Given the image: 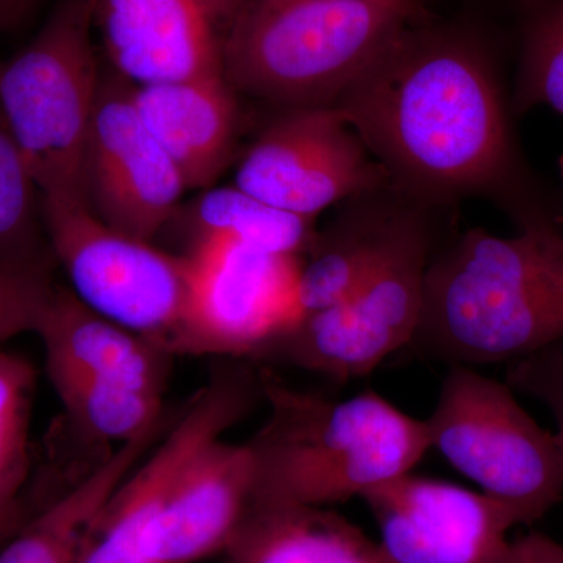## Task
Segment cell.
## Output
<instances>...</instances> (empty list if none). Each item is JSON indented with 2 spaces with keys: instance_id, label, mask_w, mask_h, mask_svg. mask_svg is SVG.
Wrapping results in <instances>:
<instances>
[{
  "instance_id": "6da1fadb",
  "label": "cell",
  "mask_w": 563,
  "mask_h": 563,
  "mask_svg": "<svg viewBox=\"0 0 563 563\" xmlns=\"http://www.w3.org/2000/svg\"><path fill=\"white\" fill-rule=\"evenodd\" d=\"M424 209L493 199L518 229L563 222L526 162L510 96L487 44L432 16L407 27L333 107Z\"/></svg>"
},
{
  "instance_id": "7a4b0ae2",
  "label": "cell",
  "mask_w": 563,
  "mask_h": 563,
  "mask_svg": "<svg viewBox=\"0 0 563 563\" xmlns=\"http://www.w3.org/2000/svg\"><path fill=\"white\" fill-rule=\"evenodd\" d=\"M563 343V222L499 236L470 229L426 274L407 350L450 366L515 362Z\"/></svg>"
},
{
  "instance_id": "3957f363",
  "label": "cell",
  "mask_w": 563,
  "mask_h": 563,
  "mask_svg": "<svg viewBox=\"0 0 563 563\" xmlns=\"http://www.w3.org/2000/svg\"><path fill=\"white\" fill-rule=\"evenodd\" d=\"M261 380L269 417L247 442L258 498L322 509L412 473L431 451L424 420L379 393L339 401L288 387L272 373Z\"/></svg>"
},
{
  "instance_id": "277c9868",
  "label": "cell",
  "mask_w": 563,
  "mask_h": 563,
  "mask_svg": "<svg viewBox=\"0 0 563 563\" xmlns=\"http://www.w3.org/2000/svg\"><path fill=\"white\" fill-rule=\"evenodd\" d=\"M429 16L422 0H247L224 77L279 111L333 109L393 41Z\"/></svg>"
},
{
  "instance_id": "5b68a950",
  "label": "cell",
  "mask_w": 563,
  "mask_h": 563,
  "mask_svg": "<svg viewBox=\"0 0 563 563\" xmlns=\"http://www.w3.org/2000/svg\"><path fill=\"white\" fill-rule=\"evenodd\" d=\"M92 33V0H63L0 66V117L43 198L85 203V152L102 80Z\"/></svg>"
},
{
  "instance_id": "8992f818",
  "label": "cell",
  "mask_w": 563,
  "mask_h": 563,
  "mask_svg": "<svg viewBox=\"0 0 563 563\" xmlns=\"http://www.w3.org/2000/svg\"><path fill=\"white\" fill-rule=\"evenodd\" d=\"M428 210L404 199L383 247L350 295L299 318L255 358L343 383L407 350L421 318L426 274L439 251Z\"/></svg>"
},
{
  "instance_id": "52a82bcc",
  "label": "cell",
  "mask_w": 563,
  "mask_h": 563,
  "mask_svg": "<svg viewBox=\"0 0 563 563\" xmlns=\"http://www.w3.org/2000/svg\"><path fill=\"white\" fill-rule=\"evenodd\" d=\"M431 451L532 525L563 498V459L554 433L526 412L512 388L472 366H450L424 420Z\"/></svg>"
},
{
  "instance_id": "ba28073f",
  "label": "cell",
  "mask_w": 563,
  "mask_h": 563,
  "mask_svg": "<svg viewBox=\"0 0 563 563\" xmlns=\"http://www.w3.org/2000/svg\"><path fill=\"white\" fill-rule=\"evenodd\" d=\"M44 228L55 262L80 302L181 354L190 318L192 263L99 221L85 203L43 198Z\"/></svg>"
},
{
  "instance_id": "9c48e42d",
  "label": "cell",
  "mask_w": 563,
  "mask_h": 563,
  "mask_svg": "<svg viewBox=\"0 0 563 563\" xmlns=\"http://www.w3.org/2000/svg\"><path fill=\"white\" fill-rule=\"evenodd\" d=\"M258 399L261 374L247 369L218 374L196 393L92 518L81 563H143L144 543L192 463Z\"/></svg>"
},
{
  "instance_id": "30bf717a",
  "label": "cell",
  "mask_w": 563,
  "mask_h": 563,
  "mask_svg": "<svg viewBox=\"0 0 563 563\" xmlns=\"http://www.w3.org/2000/svg\"><path fill=\"white\" fill-rule=\"evenodd\" d=\"M280 111L244 152L235 187L313 220L335 203L391 187L339 111Z\"/></svg>"
},
{
  "instance_id": "8fae6325",
  "label": "cell",
  "mask_w": 563,
  "mask_h": 563,
  "mask_svg": "<svg viewBox=\"0 0 563 563\" xmlns=\"http://www.w3.org/2000/svg\"><path fill=\"white\" fill-rule=\"evenodd\" d=\"M187 190L176 163L140 117L131 81L102 70L85 152L87 209L114 231L152 242L172 224Z\"/></svg>"
},
{
  "instance_id": "7c38bea8",
  "label": "cell",
  "mask_w": 563,
  "mask_h": 563,
  "mask_svg": "<svg viewBox=\"0 0 563 563\" xmlns=\"http://www.w3.org/2000/svg\"><path fill=\"white\" fill-rule=\"evenodd\" d=\"M190 318L181 354L254 357L298 321L299 255L243 244H196Z\"/></svg>"
},
{
  "instance_id": "4fadbf2b",
  "label": "cell",
  "mask_w": 563,
  "mask_h": 563,
  "mask_svg": "<svg viewBox=\"0 0 563 563\" xmlns=\"http://www.w3.org/2000/svg\"><path fill=\"white\" fill-rule=\"evenodd\" d=\"M362 499L388 563H512L517 520L484 493L412 472Z\"/></svg>"
},
{
  "instance_id": "5bb4252c",
  "label": "cell",
  "mask_w": 563,
  "mask_h": 563,
  "mask_svg": "<svg viewBox=\"0 0 563 563\" xmlns=\"http://www.w3.org/2000/svg\"><path fill=\"white\" fill-rule=\"evenodd\" d=\"M247 0H92L109 68L132 85L224 76Z\"/></svg>"
},
{
  "instance_id": "9a60e30c",
  "label": "cell",
  "mask_w": 563,
  "mask_h": 563,
  "mask_svg": "<svg viewBox=\"0 0 563 563\" xmlns=\"http://www.w3.org/2000/svg\"><path fill=\"white\" fill-rule=\"evenodd\" d=\"M250 444H209L152 529L143 563H195L222 553L254 492Z\"/></svg>"
},
{
  "instance_id": "2e32d148",
  "label": "cell",
  "mask_w": 563,
  "mask_h": 563,
  "mask_svg": "<svg viewBox=\"0 0 563 563\" xmlns=\"http://www.w3.org/2000/svg\"><path fill=\"white\" fill-rule=\"evenodd\" d=\"M224 76L133 85V102L188 190L220 179L235 147L239 102Z\"/></svg>"
},
{
  "instance_id": "e0dca14e",
  "label": "cell",
  "mask_w": 563,
  "mask_h": 563,
  "mask_svg": "<svg viewBox=\"0 0 563 563\" xmlns=\"http://www.w3.org/2000/svg\"><path fill=\"white\" fill-rule=\"evenodd\" d=\"M46 363L163 396L174 355L85 306L55 284L36 325Z\"/></svg>"
},
{
  "instance_id": "ac0fdd59",
  "label": "cell",
  "mask_w": 563,
  "mask_h": 563,
  "mask_svg": "<svg viewBox=\"0 0 563 563\" xmlns=\"http://www.w3.org/2000/svg\"><path fill=\"white\" fill-rule=\"evenodd\" d=\"M174 417L166 412L131 442L120 444L60 498L29 518L0 547V563H81L85 536L92 518L133 466L161 440Z\"/></svg>"
},
{
  "instance_id": "d6986e66",
  "label": "cell",
  "mask_w": 563,
  "mask_h": 563,
  "mask_svg": "<svg viewBox=\"0 0 563 563\" xmlns=\"http://www.w3.org/2000/svg\"><path fill=\"white\" fill-rule=\"evenodd\" d=\"M402 201L391 187L357 196L331 228L317 232L296 285L298 320L350 295L383 247Z\"/></svg>"
},
{
  "instance_id": "ffe728a7",
  "label": "cell",
  "mask_w": 563,
  "mask_h": 563,
  "mask_svg": "<svg viewBox=\"0 0 563 563\" xmlns=\"http://www.w3.org/2000/svg\"><path fill=\"white\" fill-rule=\"evenodd\" d=\"M344 518L251 496L225 544L231 563H332Z\"/></svg>"
},
{
  "instance_id": "44dd1931",
  "label": "cell",
  "mask_w": 563,
  "mask_h": 563,
  "mask_svg": "<svg viewBox=\"0 0 563 563\" xmlns=\"http://www.w3.org/2000/svg\"><path fill=\"white\" fill-rule=\"evenodd\" d=\"M185 222L196 244L228 242L272 254L303 257L317 236V220L262 201L242 188H207L188 206Z\"/></svg>"
},
{
  "instance_id": "7402d4cb",
  "label": "cell",
  "mask_w": 563,
  "mask_h": 563,
  "mask_svg": "<svg viewBox=\"0 0 563 563\" xmlns=\"http://www.w3.org/2000/svg\"><path fill=\"white\" fill-rule=\"evenodd\" d=\"M46 372L69 424L91 442H131L166 415L163 396L122 387L54 363H46Z\"/></svg>"
},
{
  "instance_id": "603a6c76",
  "label": "cell",
  "mask_w": 563,
  "mask_h": 563,
  "mask_svg": "<svg viewBox=\"0 0 563 563\" xmlns=\"http://www.w3.org/2000/svg\"><path fill=\"white\" fill-rule=\"evenodd\" d=\"M41 191L0 117V265L54 268Z\"/></svg>"
},
{
  "instance_id": "cb8c5ba5",
  "label": "cell",
  "mask_w": 563,
  "mask_h": 563,
  "mask_svg": "<svg viewBox=\"0 0 563 563\" xmlns=\"http://www.w3.org/2000/svg\"><path fill=\"white\" fill-rule=\"evenodd\" d=\"M515 117L547 107L563 118V0H520Z\"/></svg>"
},
{
  "instance_id": "d4e9b609",
  "label": "cell",
  "mask_w": 563,
  "mask_h": 563,
  "mask_svg": "<svg viewBox=\"0 0 563 563\" xmlns=\"http://www.w3.org/2000/svg\"><path fill=\"white\" fill-rule=\"evenodd\" d=\"M35 366L24 355L0 350V520L29 517L21 498L31 472V418Z\"/></svg>"
},
{
  "instance_id": "484cf974",
  "label": "cell",
  "mask_w": 563,
  "mask_h": 563,
  "mask_svg": "<svg viewBox=\"0 0 563 563\" xmlns=\"http://www.w3.org/2000/svg\"><path fill=\"white\" fill-rule=\"evenodd\" d=\"M54 268L0 265V346L21 333L36 331L54 291Z\"/></svg>"
},
{
  "instance_id": "4316f807",
  "label": "cell",
  "mask_w": 563,
  "mask_h": 563,
  "mask_svg": "<svg viewBox=\"0 0 563 563\" xmlns=\"http://www.w3.org/2000/svg\"><path fill=\"white\" fill-rule=\"evenodd\" d=\"M507 385L548 407L555 422V442L563 459V343L510 363Z\"/></svg>"
},
{
  "instance_id": "83f0119b",
  "label": "cell",
  "mask_w": 563,
  "mask_h": 563,
  "mask_svg": "<svg viewBox=\"0 0 563 563\" xmlns=\"http://www.w3.org/2000/svg\"><path fill=\"white\" fill-rule=\"evenodd\" d=\"M332 563H388L377 543L350 521L344 520L336 540Z\"/></svg>"
},
{
  "instance_id": "f1b7e54d",
  "label": "cell",
  "mask_w": 563,
  "mask_h": 563,
  "mask_svg": "<svg viewBox=\"0 0 563 563\" xmlns=\"http://www.w3.org/2000/svg\"><path fill=\"white\" fill-rule=\"evenodd\" d=\"M512 563H563V543L531 532L512 542Z\"/></svg>"
},
{
  "instance_id": "f546056e",
  "label": "cell",
  "mask_w": 563,
  "mask_h": 563,
  "mask_svg": "<svg viewBox=\"0 0 563 563\" xmlns=\"http://www.w3.org/2000/svg\"><path fill=\"white\" fill-rule=\"evenodd\" d=\"M43 0H0V29L18 27L35 11Z\"/></svg>"
},
{
  "instance_id": "4dcf8cb0",
  "label": "cell",
  "mask_w": 563,
  "mask_h": 563,
  "mask_svg": "<svg viewBox=\"0 0 563 563\" xmlns=\"http://www.w3.org/2000/svg\"><path fill=\"white\" fill-rule=\"evenodd\" d=\"M31 517L32 515H29V517L5 518V520H0V547H2L13 533L20 531L25 521Z\"/></svg>"
},
{
  "instance_id": "1f68e13d",
  "label": "cell",
  "mask_w": 563,
  "mask_h": 563,
  "mask_svg": "<svg viewBox=\"0 0 563 563\" xmlns=\"http://www.w3.org/2000/svg\"><path fill=\"white\" fill-rule=\"evenodd\" d=\"M559 173H561V180H562V187H563V157H561V161H559ZM563 206V203H562Z\"/></svg>"
}]
</instances>
